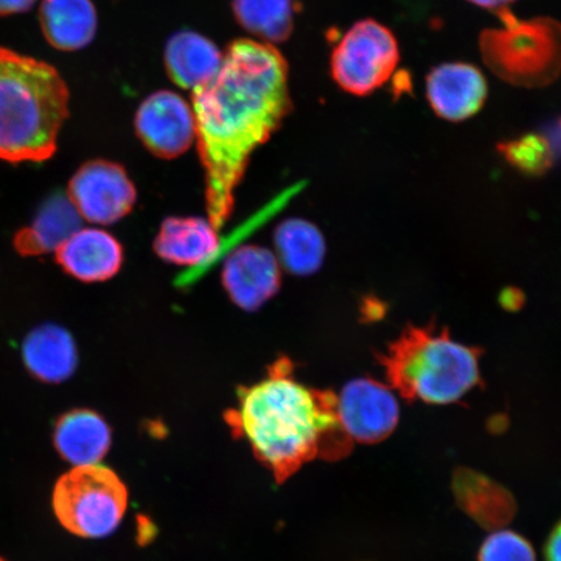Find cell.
<instances>
[{"label": "cell", "instance_id": "obj_1", "mask_svg": "<svg viewBox=\"0 0 561 561\" xmlns=\"http://www.w3.org/2000/svg\"><path fill=\"white\" fill-rule=\"evenodd\" d=\"M290 110L284 56L276 47L255 41L233 42L215 79L193 91L208 220L217 230L233 214L236 188L252 153Z\"/></svg>", "mask_w": 561, "mask_h": 561}, {"label": "cell", "instance_id": "obj_2", "mask_svg": "<svg viewBox=\"0 0 561 561\" xmlns=\"http://www.w3.org/2000/svg\"><path fill=\"white\" fill-rule=\"evenodd\" d=\"M227 421L244 437L278 485L318 458L340 459L351 438L340 421L336 396L299 382L287 357L272 364L263 380L241 386Z\"/></svg>", "mask_w": 561, "mask_h": 561}, {"label": "cell", "instance_id": "obj_3", "mask_svg": "<svg viewBox=\"0 0 561 561\" xmlns=\"http://www.w3.org/2000/svg\"><path fill=\"white\" fill-rule=\"evenodd\" d=\"M68 116L69 90L58 70L0 47V160L50 159Z\"/></svg>", "mask_w": 561, "mask_h": 561}, {"label": "cell", "instance_id": "obj_4", "mask_svg": "<svg viewBox=\"0 0 561 561\" xmlns=\"http://www.w3.org/2000/svg\"><path fill=\"white\" fill-rule=\"evenodd\" d=\"M481 351L451 340L447 329L407 327L378 362L407 401L458 402L481 382Z\"/></svg>", "mask_w": 561, "mask_h": 561}, {"label": "cell", "instance_id": "obj_5", "mask_svg": "<svg viewBox=\"0 0 561 561\" xmlns=\"http://www.w3.org/2000/svg\"><path fill=\"white\" fill-rule=\"evenodd\" d=\"M501 26L479 35L481 59L491 73L511 87L543 89L561 76V23L550 16L517 18L495 12Z\"/></svg>", "mask_w": 561, "mask_h": 561}, {"label": "cell", "instance_id": "obj_6", "mask_svg": "<svg viewBox=\"0 0 561 561\" xmlns=\"http://www.w3.org/2000/svg\"><path fill=\"white\" fill-rule=\"evenodd\" d=\"M53 507L59 523L72 535L104 538L123 520L128 489L107 467H75L56 482Z\"/></svg>", "mask_w": 561, "mask_h": 561}, {"label": "cell", "instance_id": "obj_7", "mask_svg": "<svg viewBox=\"0 0 561 561\" xmlns=\"http://www.w3.org/2000/svg\"><path fill=\"white\" fill-rule=\"evenodd\" d=\"M399 61L401 48L394 32L380 21L363 19L333 48L331 72L345 93L368 96L390 81Z\"/></svg>", "mask_w": 561, "mask_h": 561}, {"label": "cell", "instance_id": "obj_8", "mask_svg": "<svg viewBox=\"0 0 561 561\" xmlns=\"http://www.w3.org/2000/svg\"><path fill=\"white\" fill-rule=\"evenodd\" d=\"M68 196L82 219L111 226L135 208L137 191L121 164L91 160L73 174Z\"/></svg>", "mask_w": 561, "mask_h": 561}, {"label": "cell", "instance_id": "obj_9", "mask_svg": "<svg viewBox=\"0 0 561 561\" xmlns=\"http://www.w3.org/2000/svg\"><path fill=\"white\" fill-rule=\"evenodd\" d=\"M343 430L351 439L375 445L390 437L399 421V404L388 386L356 378L336 397Z\"/></svg>", "mask_w": 561, "mask_h": 561}, {"label": "cell", "instance_id": "obj_10", "mask_svg": "<svg viewBox=\"0 0 561 561\" xmlns=\"http://www.w3.org/2000/svg\"><path fill=\"white\" fill-rule=\"evenodd\" d=\"M425 96L442 121L462 123L485 107L489 83L482 70L471 62H440L426 75Z\"/></svg>", "mask_w": 561, "mask_h": 561}, {"label": "cell", "instance_id": "obj_11", "mask_svg": "<svg viewBox=\"0 0 561 561\" xmlns=\"http://www.w3.org/2000/svg\"><path fill=\"white\" fill-rule=\"evenodd\" d=\"M136 130L153 156L178 158L192 146L195 137L193 107L172 91H158L140 104Z\"/></svg>", "mask_w": 561, "mask_h": 561}, {"label": "cell", "instance_id": "obj_12", "mask_svg": "<svg viewBox=\"0 0 561 561\" xmlns=\"http://www.w3.org/2000/svg\"><path fill=\"white\" fill-rule=\"evenodd\" d=\"M219 243L217 229L209 220L201 217H168L156 238V252L168 263L191 266V271L175 283L186 287L205 273Z\"/></svg>", "mask_w": 561, "mask_h": 561}, {"label": "cell", "instance_id": "obj_13", "mask_svg": "<svg viewBox=\"0 0 561 561\" xmlns=\"http://www.w3.org/2000/svg\"><path fill=\"white\" fill-rule=\"evenodd\" d=\"M222 285L234 305L254 312L276 296L280 270L275 255L259 245H245L224 265Z\"/></svg>", "mask_w": 561, "mask_h": 561}, {"label": "cell", "instance_id": "obj_14", "mask_svg": "<svg viewBox=\"0 0 561 561\" xmlns=\"http://www.w3.org/2000/svg\"><path fill=\"white\" fill-rule=\"evenodd\" d=\"M55 252L67 275L88 284L114 278L124 263L122 243L103 229L77 230Z\"/></svg>", "mask_w": 561, "mask_h": 561}, {"label": "cell", "instance_id": "obj_15", "mask_svg": "<svg viewBox=\"0 0 561 561\" xmlns=\"http://www.w3.org/2000/svg\"><path fill=\"white\" fill-rule=\"evenodd\" d=\"M451 486L460 510L482 528H503L516 515L517 504L514 495L501 483L471 468L456 469Z\"/></svg>", "mask_w": 561, "mask_h": 561}, {"label": "cell", "instance_id": "obj_16", "mask_svg": "<svg viewBox=\"0 0 561 561\" xmlns=\"http://www.w3.org/2000/svg\"><path fill=\"white\" fill-rule=\"evenodd\" d=\"M81 219L68 194L56 192L42 202L31 226L13 237V248L24 257L50 254L80 230Z\"/></svg>", "mask_w": 561, "mask_h": 561}, {"label": "cell", "instance_id": "obj_17", "mask_svg": "<svg viewBox=\"0 0 561 561\" xmlns=\"http://www.w3.org/2000/svg\"><path fill=\"white\" fill-rule=\"evenodd\" d=\"M30 374L45 383H61L75 375L79 350L72 334L56 324H42L26 335L21 348Z\"/></svg>", "mask_w": 561, "mask_h": 561}, {"label": "cell", "instance_id": "obj_18", "mask_svg": "<svg viewBox=\"0 0 561 561\" xmlns=\"http://www.w3.org/2000/svg\"><path fill=\"white\" fill-rule=\"evenodd\" d=\"M111 442V427L95 411L76 409L56 421V451L75 467L100 465L110 450Z\"/></svg>", "mask_w": 561, "mask_h": 561}, {"label": "cell", "instance_id": "obj_19", "mask_svg": "<svg viewBox=\"0 0 561 561\" xmlns=\"http://www.w3.org/2000/svg\"><path fill=\"white\" fill-rule=\"evenodd\" d=\"M222 60L213 41L191 31L175 33L165 47L167 72L182 89L207 85L219 73Z\"/></svg>", "mask_w": 561, "mask_h": 561}, {"label": "cell", "instance_id": "obj_20", "mask_svg": "<svg viewBox=\"0 0 561 561\" xmlns=\"http://www.w3.org/2000/svg\"><path fill=\"white\" fill-rule=\"evenodd\" d=\"M39 23L56 50L77 51L95 37L96 10L91 0H42Z\"/></svg>", "mask_w": 561, "mask_h": 561}, {"label": "cell", "instance_id": "obj_21", "mask_svg": "<svg viewBox=\"0 0 561 561\" xmlns=\"http://www.w3.org/2000/svg\"><path fill=\"white\" fill-rule=\"evenodd\" d=\"M280 263L294 275H312L325 256V241L313 224L301 219L286 220L275 231Z\"/></svg>", "mask_w": 561, "mask_h": 561}, {"label": "cell", "instance_id": "obj_22", "mask_svg": "<svg viewBox=\"0 0 561 561\" xmlns=\"http://www.w3.org/2000/svg\"><path fill=\"white\" fill-rule=\"evenodd\" d=\"M233 11L245 31L265 42H284L293 31L296 0H233Z\"/></svg>", "mask_w": 561, "mask_h": 561}, {"label": "cell", "instance_id": "obj_23", "mask_svg": "<svg viewBox=\"0 0 561 561\" xmlns=\"http://www.w3.org/2000/svg\"><path fill=\"white\" fill-rule=\"evenodd\" d=\"M496 150L512 168L529 178H541L549 172L556 158L550 139L533 131L503 140Z\"/></svg>", "mask_w": 561, "mask_h": 561}, {"label": "cell", "instance_id": "obj_24", "mask_svg": "<svg viewBox=\"0 0 561 561\" xmlns=\"http://www.w3.org/2000/svg\"><path fill=\"white\" fill-rule=\"evenodd\" d=\"M479 561H537L535 549L526 539L511 530L490 535L482 543Z\"/></svg>", "mask_w": 561, "mask_h": 561}, {"label": "cell", "instance_id": "obj_25", "mask_svg": "<svg viewBox=\"0 0 561 561\" xmlns=\"http://www.w3.org/2000/svg\"><path fill=\"white\" fill-rule=\"evenodd\" d=\"M545 559L546 561H561V520L547 539Z\"/></svg>", "mask_w": 561, "mask_h": 561}, {"label": "cell", "instance_id": "obj_26", "mask_svg": "<svg viewBox=\"0 0 561 561\" xmlns=\"http://www.w3.org/2000/svg\"><path fill=\"white\" fill-rule=\"evenodd\" d=\"M37 0H0V16L30 11Z\"/></svg>", "mask_w": 561, "mask_h": 561}, {"label": "cell", "instance_id": "obj_27", "mask_svg": "<svg viewBox=\"0 0 561 561\" xmlns=\"http://www.w3.org/2000/svg\"><path fill=\"white\" fill-rule=\"evenodd\" d=\"M467 2L482 10L497 12L510 9V5L517 2V0H467Z\"/></svg>", "mask_w": 561, "mask_h": 561}, {"label": "cell", "instance_id": "obj_28", "mask_svg": "<svg viewBox=\"0 0 561 561\" xmlns=\"http://www.w3.org/2000/svg\"><path fill=\"white\" fill-rule=\"evenodd\" d=\"M366 310H364V314L367 316L369 320H377L382 318L385 308L380 300H367Z\"/></svg>", "mask_w": 561, "mask_h": 561}, {"label": "cell", "instance_id": "obj_29", "mask_svg": "<svg viewBox=\"0 0 561 561\" xmlns=\"http://www.w3.org/2000/svg\"><path fill=\"white\" fill-rule=\"evenodd\" d=\"M0 561H5L3 558H0Z\"/></svg>", "mask_w": 561, "mask_h": 561}]
</instances>
